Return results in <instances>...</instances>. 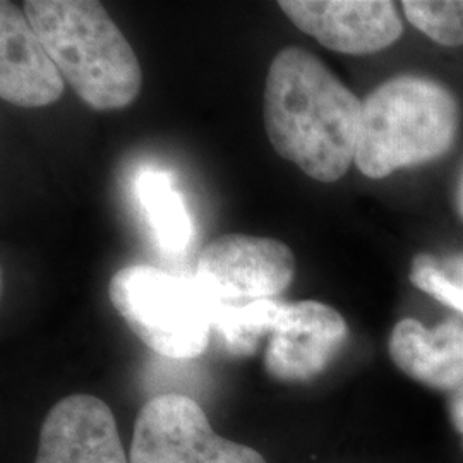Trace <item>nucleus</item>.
Wrapping results in <instances>:
<instances>
[{
    "label": "nucleus",
    "mask_w": 463,
    "mask_h": 463,
    "mask_svg": "<svg viewBox=\"0 0 463 463\" xmlns=\"http://www.w3.org/2000/svg\"><path fill=\"white\" fill-rule=\"evenodd\" d=\"M131 463H268L254 448L222 438L196 400L151 398L134 424Z\"/></svg>",
    "instance_id": "nucleus-5"
},
{
    "label": "nucleus",
    "mask_w": 463,
    "mask_h": 463,
    "mask_svg": "<svg viewBox=\"0 0 463 463\" xmlns=\"http://www.w3.org/2000/svg\"><path fill=\"white\" fill-rule=\"evenodd\" d=\"M294 275V252L281 241L229 233L201 250L194 280L215 304H244L279 296Z\"/></svg>",
    "instance_id": "nucleus-6"
},
{
    "label": "nucleus",
    "mask_w": 463,
    "mask_h": 463,
    "mask_svg": "<svg viewBox=\"0 0 463 463\" xmlns=\"http://www.w3.org/2000/svg\"><path fill=\"white\" fill-rule=\"evenodd\" d=\"M347 336L344 316L328 304L280 302L266 345V373L281 383L313 381L331 364Z\"/></svg>",
    "instance_id": "nucleus-7"
},
{
    "label": "nucleus",
    "mask_w": 463,
    "mask_h": 463,
    "mask_svg": "<svg viewBox=\"0 0 463 463\" xmlns=\"http://www.w3.org/2000/svg\"><path fill=\"white\" fill-rule=\"evenodd\" d=\"M460 126L453 93L430 78L397 76L363 101L355 165L369 179L426 164L451 148Z\"/></svg>",
    "instance_id": "nucleus-3"
},
{
    "label": "nucleus",
    "mask_w": 463,
    "mask_h": 463,
    "mask_svg": "<svg viewBox=\"0 0 463 463\" xmlns=\"http://www.w3.org/2000/svg\"><path fill=\"white\" fill-rule=\"evenodd\" d=\"M109 298L134 335L164 357L194 359L210 344L215 302L194 279L126 266L112 277Z\"/></svg>",
    "instance_id": "nucleus-4"
},
{
    "label": "nucleus",
    "mask_w": 463,
    "mask_h": 463,
    "mask_svg": "<svg viewBox=\"0 0 463 463\" xmlns=\"http://www.w3.org/2000/svg\"><path fill=\"white\" fill-rule=\"evenodd\" d=\"M34 463H131L118 438L110 407L93 395L76 393L50 409Z\"/></svg>",
    "instance_id": "nucleus-9"
},
{
    "label": "nucleus",
    "mask_w": 463,
    "mask_h": 463,
    "mask_svg": "<svg viewBox=\"0 0 463 463\" xmlns=\"http://www.w3.org/2000/svg\"><path fill=\"white\" fill-rule=\"evenodd\" d=\"M363 101L316 55L277 53L268 69L265 126L271 146L319 183H336L355 162Z\"/></svg>",
    "instance_id": "nucleus-1"
},
{
    "label": "nucleus",
    "mask_w": 463,
    "mask_h": 463,
    "mask_svg": "<svg viewBox=\"0 0 463 463\" xmlns=\"http://www.w3.org/2000/svg\"><path fill=\"white\" fill-rule=\"evenodd\" d=\"M457 206H458L460 215L463 216V165L460 179H458V187H457Z\"/></svg>",
    "instance_id": "nucleus-17"
},
{
    "label": "nucleus",
    "mask_w": 463,
    "mask_h": 463,
    "mask_svg": "<svg viewBox=\"0 0 463 463\" xmlns=\"http://www.w3.org/2000/svg\"><path fill=\"white\" fill-rule=\"evenodd\" d=\"M411 281L419 290L463 315V280L448 275L430 256L420 254L415 258Z\"/></svg>",
    "instance_id": "nucleus-15"
},
{
    "label": "nucleus",
    "mask_w": 463,
    "mask_h": 463,
    "mask_svg": "<svg viewBox=\"0 0 463 463\" xmlns=\"http://www.w3.org/2000/svg\"><path fill=\"white\" fill-rule=\"evenodd\" d=\"M23 11L86 105L99 112L118 110L139 95V61L99 2L26 0Z\"/></svg>",
    "instance_id": "nucleus-2"
},
{
    "label": "nucleus",
    "mask_w": 463,
    "mask_h": 463,
    "mask_svg": "<svg viewBox=\"0 0 463 463\" xmlns=\"http://www.w3.org/2000/svg\"><path fill=\"white\" fill-rule=\"evenodd\" d=\"M280 302L261 298L244 304H215L213 331L223 348L233 357H250L263 340H268Z\"/></svg>",
    "instance_id": "nucleus-13"
},
{
    "label": "nucleus",
    "mask_w": 463,
    "mask_h": 463,
    "mask_svg": "<svg viewBox=\"0 0 463 463\" xmlns=\"http://www.w3.org/2000/svg\"><path fill=\"white\" fill-rule=\"evenodd\" d=\"M279 5L298 30L348 55L381 52L403 32L397 7L388 0H281Z\"/></svg>",
    "instance_id": "nucleus-8"
},
{
    "label": "nucleus",
    "mask_w": 463,
    "mask_h": 463,
    "mask_svg": "<svg viewBox=\"0 0 463 463\" xmlns=\"http://www.w3.org/2000/svg\"><path fill=\"white\" fill-rule=\"evenodd\" d=\"M388 352L398 369L420 384L441 392L463 384V325L457 321L430 330L405 317L392 331Z\"/></svg>",
    "instance_id": "nucleus-11"
},
{
    "label": "nucleus",
    "mask_w": 463,
    "mask_h": 463,
    "mask_svg": "<svg viewBox=\"0 0 463 463\" xmlns=\"http://www.w3.org/2000/svg\"><path fill=\"white\" fill-rule=\"evenodd\" d=\"M449 417L455 430L460 434L463 443V384L449 397Z\"/></svg>",
    "instance_id": "nucleus-16"
},
{
    "label": "nucleus",
    "mask_w": 463,
    "mask_h": 463,
    "mask_svg": "<svg viewBox=\"0 0 463 463\" xmlns=\"http://www.w3.org/2000/svg\"><path fill=\"white\" fill-rule=\"evenodd\" d=\"M136 196L160 248L172 254L183 252L193 239V222L172 175L160 168L141 170Z\"/></svg>",
    "instance_id": "nucleus-12"
},
{
    "label": "nucleus",
    "mask_w": 463,
    "mask_h": 463,
    "mask_svg": "<svg viewBox=\"0 0 463 463\" xmlns=\"http://www.w3.org/2000/svg\"><path fill=\"white\" fill-rule=\"evenodd\" d=\"M411 24L445 47L463 45V0H405Z\"/></svg>",
    "instance_id": "nucleus-14"
},
{
    "label": "nucleus",
    "mask_w": 463,
    "mask_h": 463,
    "mask_svg": "<svg viewBox=\"0 0 463 463\" xmlns=\"http://www.w3.org/2000/svg\"><path fill=\"white\" fill-rule=\"evenodd\" d=\"M64 93L59 67L32 23L13 2H0V97L24 109L55 103Z\"/></svg>",
    "instance_id": "nucleus-10"
}]
</instances>
